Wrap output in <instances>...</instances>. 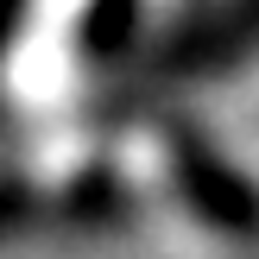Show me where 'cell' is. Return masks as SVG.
Returning a JSON list of instances; mask_svg holds the SVG:
<instances>
[{"label":"cell","mask_w":259,"mask_h":259,"mask_svg":"<svg viewBox=\"0 0 259 259\" xmlns=\"http://www.w3.org/2000/svg\"><path fill=\"white\" fill-rule=\"evenodd\" d=\"M164 164H171L177 202H184L209 234L234 240V247L259 240V184L202 133V126H190V120L164 126Z\"/></svg>","instance_id":"6da1fadb"},{"label":"cell","mask_w":259,"mask_h":259,"mask_svg":"<svg viewBox=\"0 0 259 259\" xmlns=\"http://www.w3.org/2000/svg\"><path fill=\"white\" fill-rule=\"evenodd\" d=\"M259 51V0H222L209 19H196V32L177 45L171 70L184 76H209V70H228V63L253 57Z\"/></svg>","instance_id":"7a4b0ae2"},{"label":"cell","mask_w":259,"mask_h":259,"mask_svg":"<svg viewBox=\"0 0 259 259\" xmlns=\"http://www.w3.org/2000/svg\"><path fill=\"white\" fill-rule=\"evenodd\" d=\"M139 32V0H95L82 13V45L89 51H120Z\"/></svg>","instance_id":"3957f363"},{"label":"cell","mask_w":259,"mask_h":259,"mask_svg":"<svg viewBox=\"0 0 259 259\" xmlns=\"http://www.w3.org/2000/svg\"><path fill=\"white\" fill-rule=\"evenodd\" d=\"M13 13H19V0H0V38H7V25H13Z\"/></svg>","instance_id":"277c9868"}]
</instances>
